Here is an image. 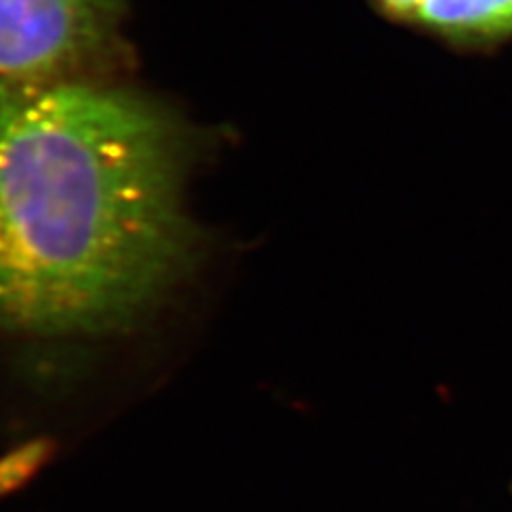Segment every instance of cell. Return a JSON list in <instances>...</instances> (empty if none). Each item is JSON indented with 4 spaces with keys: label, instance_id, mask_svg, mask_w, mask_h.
Here are the masks:
<instances>
[{
    "label": "cell",
    "instance_id": "6da1fadb",
    "mask_svg": "<svg viewBox=\"0 0 512 512\" xmlns=\"http://www.w3.org/2000/svg\"><path fill=\"white\" fill-rule=\"evenodd\" d=\"M195 246L184 141L158 105L90 77L0 96V331H124Z\"/></svg>",
    "mask_w": 512,
    "mask_h": 512
},
{
    "label": "cell",
    "instance_id": "7a4b0ae2",
    "mask_svg": "<svg viewBox=\"0 0 512 512\" xmlns=\"http://www.w3.org/2000/svg\"><path fill=\"white\" fill-rule=\"evenodd\" d=\"M120 20L122 0H0V96L86 79Z\"/></svg>",
    "mask_w": 512,
    "mask_h": 512
},
{
    "label": "cell",
    "instance_id": "3957f363",
    "mask_svg": "<svg viewBox=\"0 0 512 512\" xmlns=\"http://www.w3.org/2000/svg\"><path fill=\"white\" fill-rule=\"evenodd\" d=\"M459 52L512 41V0H427L408 26Z\"/></svg>",
    "mask_w": 512,
    "mask_h": 512
},
{
    "label": "cell",
    "instance_id": "277c9868",
    "mask_svg": "<svg viewBox=\"0 0 512 512\" xmlns=\"http://www.w3.org/2000/svg\"><path fill=\"white\" fill-rule=\"evenodd\" d=\"M64 451L67 440L47 429L32 431L5 444L0 451V502L35 485V480L52 468Z\"/></svg>",
    "mask_w": 512,
    "mask_h": 512
},
{
    "label": "cell",
    "instance_id": "5b68a950",
    "mask_svg": "<svg viewBox=\"0 0 512 512\" xmlns=\"http://www.w3.org/2000/svg\"><path fill=\"white\" fill-rule=\"evenodd\" d=\"M425 3L427 0H374L376 9L384 15V18L402 26H410L414 15L419 13V9Z\"/></svg>",
    "mask_w": 512,
    "mask_h": 512
}]
</instances>
